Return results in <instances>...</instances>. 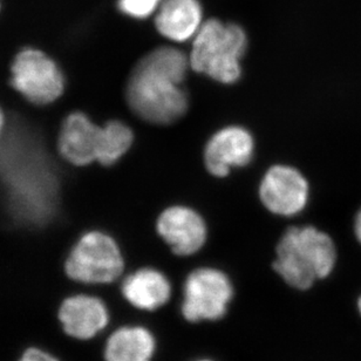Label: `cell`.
I'll list each match as a JSON object with an SVG mask.
<instances>
[{"instance_id": "5", "label": "cell", "mask_w": 361, "mask_h": 361, "mask_svg": "<svg viewBox=\"0 0 361 361\" xmlns=\"http://www.w3.org/2000/svg\"><path fill=\"white\" fill-rule=\"evenodd\" d=\"M122 271L123 258L118 244L97 231L81 237L66 262L68 277L90 284L111 283Z\"/></svg>"}, {"instance_id": "10", "label": "cell", "mask_w": 361, "mask_h": 361, "mask_svg": "<svg viewBox=\"0 0 361 361\" xmlns=\"http://www.w3.org/2000/svg\"><path fill=\"white\" fill-rule=\"evenodd\" d=\"M157 233L178 256L197 252L207 240V226L197 212L185 207H171L157 219Z\"/></svg>"}, {"instance_id": "14", "label": "cell", "mask_w": 361, "mask_h": 361, "mask_svg": "<svg viewBox=\"0 0 361 361\" xmlns=\"http://www.w3.org/2000/svg\"><path fill=\"white\" fill-rule=\"evenodd\" d=\"M122 293L137 309L154 311L167 304L171 286L168 278L160 271L141 269L126 279Z\"/></svg>"}, {"instance_id": "22", "label": "cell", "mask_w": 361, "mask_h": 361, "mask_svg": "<svg viewBox=\"0 0 361 361\" xmlns=\"http://www.w3.org/2000/svg\"><path fill=\"white\" fill-rule=\"evenodd\" d=\"M200 361H210V360H200Z\"/></svg>"}, {"instance_id": "16", "label": "cell", "mask_w": 361, "mask_h": 361, "mask_svg": "<svg viewBox=\"0 0 361 361\" xmlns=\"http://www.w3.org/2000/svg\"><path fill=\"white\" fill-rule=\"evenodd\" d=\"M133 132L122 122H109L101 127L100 148L97 161L104 166L115 164L132 146Z\"/></svg>"}, {"instance_id": "20", "label": "cell", "mask_w": 361, "mask_h": 361, "mask_svg": "<svg viewBox=\"0 0 361 361\" xmlns=\"http://www.w3.org/2000/svg\"><path fill=\"white\" fill-rule=\"evenodd\" d=\"M4 129V116L3 113L0 111V135H1V133H3Z\"/></svg>"}, {"instance_id": "9", "label": "cell", "mask_w": 361, "mask_h": 361, "mask_svg": "<svg viewBox=\"0 0 361 361\" xmlns=\"http://www.w3.org/2000/svg\"><path fill=\"white\" fill-rule=\"evenodd\" d=\"M254 139L247 129L231 126L216 133L204 150V162L210 174L224 178L233 167L247 166L254 155Z\"/></svg>"}, {"instance_id": "6", "label": "cell", "mask_w": 361, "mask_h": 361, "mask_svg": "<svg viewBox=\"0 0 361 361\" xmlns=\"http://www.w3.org/2000/svg\"><path fill=\"white\" fill-rule=\"evenodd\" d=\"M233 288L222 271L202 268L192 271L184 284L182 313L191 323L219 320L226 313Z\"/></svg>"}, {"instance_id": "7", "label": "cell", "mask_w": 361, "mask_h": 361, "mask_svg": "<svg viewBox=\"0 0 361 361\" xmlns=\"http://www.w3.org/2000/svg\"><path fill=\"white\" fill-rule=\"evenodd\" d=\"M12 84L26 99L37 104L56 100L63 90V74L44 53L26 49L12 66Z\"/></svg>"}, {"instance_id": "4", "label": "cell", "mask_w": 361, "mask_h": 361, "mask_svg": "<svg viewBox=\"0 0 361 361\" xmlns=\"http://www.w3.org/2000/svg\"><path fill=\"white\" fill-rule=\"evenodd\" d=\"M247 46V35L240 26L209 19L194 37L189 63L197 73L222 84H233L242 73L240 61Z\"/></svg>"}, {"instance_id": "1", "label": "cell", "mask_w": 361, "mask_h": 361, "mask_svg": "<svg viewBox=\"0 0 361 361\" xmlns=\"http://www.w3.org/2000/svg\"><path fill=\"white\" fill-rule=\"evenodd\" d=\"M0 176L14 215L35 224L52 216L58 184L40 145L24 127L11 126L0 141Z\"/></svg>"}, {"instance_id": "15", "label": "cell", "mask_w": 361, "mask_h": 361, "mask_svg": "<svg viewBox=\"0 0 361 361\" xmlns=\"http://www.w3.org/2000/svg\"><path fill=\"white\" fill-rule=\"evenodd\" d=\"M155 338L145 327H122L108 339L106 361H150L155 352Z\"/></svg>"}, {"instance_id": "13", "label": "cell", "mask_w": 361, "mask_h": 361, "mask_svg": "<svg viewBox=\"0 0 361 361\" xmlns=\"http://www.w3.org/2000/svg\"><path fill=\"white\" fill-rule=\"evenodd\" d=\"M203 23L200 0H164L155 13L157 31L171 42L194 39Z\"/></svg>"}, {"instance_id": "19", "label": "cell", "mask_w": 361, "mask_h": 361, "mask_svg": "<svg viewBox=\"0 0 361 361\" xmlns=\"http://www.w3.org/2000/svg\"><path fill=\"white\" fill-rule=\"evenodd\" d=\"M355 236L358 238L359 242L361 243V210L358 212V215L355 217Z\"/></svg>"}, {"instance_id": "8", "label": "cell", "mask_w": 361, "mask_h": 361, "mask_svg": "<svg viewBox=\"0 0 361 361\" xmlns=\"http://www.w3.org/2000/svg\"><path fill=\"white\" fill-rule=\"evenodd\" d=\"M259 196L271 212L293 216L305 208L309 200V183L295 168L274 166L262 180Z\"/></svg>"}, {"instance_id": "2", "label": "cell", "mask_w": 361, "mask_h": 361, "mask_svg": "<svg viewBox=\"0 0 361 361\" xmlns=\"http://www.w3.org/2000/svg\"><path fill=\"white\" fill-rule=\"evenodd\" d=\"M189 60L180 49L159 47L140 60L127 86V101L137 116L155 125H169L188 109L180 85Z\"/></svg>"}, {"instance_id": "17", "label": "cell", "mask_w": 361, "mask_h": 361, "mask_svg": "<svg viewBox=\"0 0 361 361\" xmlns=\"http://www.w3.org/2000/svg\"><path fill=\"white\" fill-rule=\"evenodd\" d=\"M164 0H118V10L134 19H146L157 13Z\"/></svg>"}, {"instance_id": "18", "label": "cell", "mask_w": 361, "mask_h": 361, "mask_svg": "<svg viewBox=\"0 0 361 361\" xmlns=\"http://www.w3.org/2000/svg\"><path fill=\"white\" fill-rule=\"evenodd\" d=\"M20 361H59L52 355L46 353V352L38 350V348H30L25 352L24 355L21 357Z\"/></svg>"}, {"instance_id": "3", "label": "cell", "mask_w": 361, "mask_h": 361, "mask_svg": "<svg viewBox=\"0 0 361 361\" xmlns=\"http://www.w3.org/2000/svg\"><path fill=\"white\" fill-rule=\"evenodd\" d=\"M276 251L274 271L285 283L298 290H307L314 281L326 278L337 259L332 238L314 226L290 228Z\"/></svg>"}, {"instance_id": "11", "label": "cell", "mask_w": 361, "mask_h": 361, "mask_svg": "<svg viewBox=\"0 0 361 361\" xmlns=\"http://www.w3.org/2000/svg\"><path fill=\"white\" fill-rule=\"evenodd\" d=\"M100 137L101 127L92 123L84 114L74 113L63 122L59 149L71 164L86 166L97 161Z\"/></svg>"}, {"instance_id": "21", "label": "cell", "mask_w": 361, "mask_h": 361, "mask_svg": "<svg viewBox=\"0 0 361 361\" xmlns=\"http://www.w3.org/2000/svg\"><path fill=\"white\" fill-rule=\"evenodd\" d=\"M358 306H359V312H360V314H361V297H360V298H359Z\"/></svg>"}, {"instance_id": "12", "label": "cell", "mask_w": 361, "mask_h": 361, "mask_svg": "<svg viewBox=\"0 0 361 361\" xmlns=\"http://www.w3.org/2000/svg\"><path fill=\"white\" fill-rule=\"evenodd\" d=\"M63 330L71 337L90 339L107 326L108 311L100 299L75 295L66 299L60 307Z\"/></svg>"}]
</instances>
